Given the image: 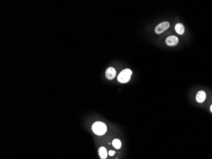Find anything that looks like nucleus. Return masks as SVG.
<instances>
[{"label": "nucleus", "instance_id": "7", "mask_svg": "<svg viewBox=\"0 0 212 159\" xmlns=\"http://www.w3.org/2000/svg\"><path fill=\"white\" fill-rule=\"evenodd\" d=\"M99 156L102 159H105L107 157V150L105 147H100L99 150Z\"/></svg>", "mask_w": 212, "mask_h": 159}, {"label": "nucleus", "instance_id": "6", "mask_svg": "<svg viewBox=\"0 0 212 159\" xmlns=\"http://www.w3.org/2000/svg\"><path fill=\"white\" fill-rule=\"evenodd\" d=\"M196 101L198 102L201 103V102H204V101L206 99V93L203 91H199L196 94Z\"/></svg>", "mask_w": 212, "mask_h": 159}, {"label": "nucleus", "instance_id": "10", "mask_svg": "<svg viewBox=\"0 0 212 159\" xmlns=\"http://www.w3.org/2000/svg\"><path fill=\"white\" fill-rule=\"evenodd\" d=\"M114 153H115V152H114V151H112V150H110V151L109 152V155L110 156H113Z\"/></svg>", "mask_w": 212, "mask_h": 159}, {"label": "nucleus", "instance_id": "11", "mask_svg": "<svg viewBox=\"0 0 212 159\" xmlns=\"http://www.w3.org/2000/svg\"><path fill=\"white\" fill-rule=\"evenodd\" d=\"M210 111H211V112L212 113V105H211V106H210Z\"/></svg>", "mask_w": 212, "mask_h": 159}, {"label": "nucleus", "instance_id": "4", "mask_svg": "<svg viewBox=\"0 0 212 159\" xmlns=\"http://www.w3.org/2000/svg\"><path fill=\"white\" fill-rule=\"evenodd\" d=\"M116 71L115 69L110 67L107 69V70L105 71V76L106 78L109 80H112L114 77L116 76Z\"/></svg>", "mask_w": 212, "mask_h": 159}, {"label": "nucleus", "instance_id": "8", "mask_svg": "<svg viewBox=\"0 0 212 159\" xmlns=\"http://www.w3.org/2000/svg\"><path fill=\"white\" fill-rule=\"evenodd\" d=\"M175 31L179 34H183L184 33V26L181 23H178L175 25Z\"/></svg>", "mask_w": 212, "mask_h": 159}, {"label": "nucleus", "instance_id": "3", "mask_svg": "<svg viewBox=\"0 0 212 159\" xmlns=\"http://www.w3.org/2000/svg\"><path fill=\"white\" fill-rule=\"evenodd\" d=\"M169 27V23L167 21L161 23L155 28V33L158 34H162Z\"/></svg>", "mask_w": 212, "mask_h": 159}, {"label": "nucleus", "instance_id": "2", "mask_svg": "<svg viewBox=\"0 0 212 159\" xmlns=\"http://www.w3.org/2000/svg\"><path fill=\"white\" fill-rule=\"evenodd\" d=\"M132 75V71L130 69H125L120 72L118 76V80L120 83H125L130 80L131 76Z\"/></svg>", "mask_w": 212, "mask_h": 159}, {"label": "nucleus", "instance_id": "9", "mask_svg": "<svg viewBox=\"0 0 212 159\" xmlns=\"http://www.w3.org/2000/svg\"><path fill=\"white\" fill-rule=\"evenodd\" d=\"M112 145H113V147H114V148H115L116 149H120V148H121V141H120V140H119V139H114V140L112 141Z\"/></svg>", "mask_w": 212, "mask_h": 159}, {"label": "nucleus", "instance_id": "5", "mask_svg": "<svg viewBox=\"0 0 212 159\" xmlns=\"http://www.w3.org/2000/svg\"><path fill=\"white\" fill-rule=\"evenodd\" d=\"M179 39L175 36H169L166 39V44L168 46H175L177 45Z\"/></svg>", "mask_w": 212, "mask_h": 159}, {"label": "nucleus", "instance_id": "1", "mask_svg": "<svg viewBox=\"0 0 212 159\" xmlns=\"http://www.w3.org/2000/svg\"><path fill=\"white\" fill-rule=\"evenodd\" d=\"M92 131L97 135H104L107 131V126L103 122H97L93 124Z\"/></svg>", "mask_w": 212, "mask_h": 159}]
</instances>
